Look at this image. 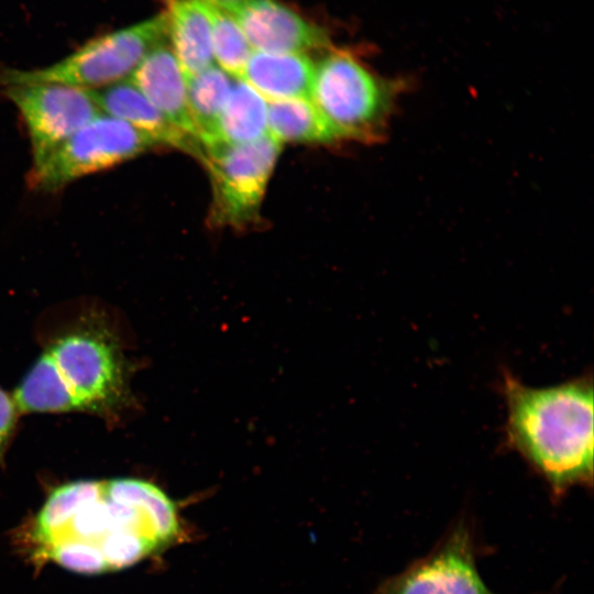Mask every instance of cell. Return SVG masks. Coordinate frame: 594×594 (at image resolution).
<instances>
[{
    "label": "cell",
    "instance_id": "1",
    "mask_svg": "<svg viewBox=\"0 0 594 594\" xmlns=\"http://www.w3.org/2000/svg\"><path fill=\"white\" fill-rule=\"evenodd\" d=\"M173 501L138 479L76 481L55 488L31 528L40 559L84 574L131 566L179 535Z\"/></svg>",
    "mask_w": 594,
    "mask_h": 594
},
{
    "label": "cell",
    "instance_id": "2",
    "mask_svg": "<svg viewBox=\"0 0 594 594\" xmlns=\"http://www.w3.org/2000/svg\"><path fill=\"white\" fill-rule=\"evenodd\" d=\"M505 444L547 483L554 499L593 484V378L530 387L507 370Z\"/></svg>",
    "mask_w": 594,
    "mask_h": 594
},
{
    "label": "cell",
    "instance_id": "3",
    "mask_svg": "<svg viewBox=\"0 0 594 594\" xmlns=\"http://www.w3.org/2000/svg\"><path fill=\"white\" fill-rule=\"evenodd\" d=\"M405 84L375 74L349 51H332L315 66L310 100L340 140L375 141Z\"/></svg>",
    "mask_w": 594,
    "mask_h": 594
},
{
    "label": "cell",
    "instance_id": "4",
    "mask_svg": "<svg viewBox=\"0 0 594 594\" xmlns=\"http://www.w3.org/2000/svg\"><path fill=\"white\" fill-rule=\"evenodd\" d=\"M164 12L141 23L106 33L85 43L63 59L36 69H6L0 85L62 84L101 89L124 80L154 47L165 43Z\"/></svg>",
    "mask_w": 594,
    "mask_h": 594
},
{
    "label": "cell",
    "instance_id": "5",
    "mask_svg": "<svg viewBox=\"0 0 594 594\" xmlns=\"http://www.w3.org/2000/svg\"><path fill=\"white\" fill-rule=\"evenodd\" d=\"M280 148L282 143L266 134L250 143H218L204 150L212 184L210 224L243 229L258 220Z\"/></svg>",
    "mask_w": 594,
    "mask_h": 594
},
{
    "label": "cell",
    "instance_id": "6",
    "mask_svg": "<svg viewBox=\"0 0 594 594\" xmlns=\"http://www.w3.org/2000/svg\"><path fill=\"white\" fill-rule=\"evenodd\" d=\"M156 146L148 135L102 112L32 168L30 184L38 191H57L80 177L109 169Z\"/></svg>",
    "mask_w": 594,
    "mask_h": 594
},
{
    "label": "cell",
    "instance_id": "7",
    "mask_svg": "<svg viewBox=\"0 0 594 594\" xmlns=\"http://www.w3.org/2000/svg\"><path fill=\"white\" fill-rule=\"evenodd\" d=\"M45 352L70 395L75 410L109 411L125 400L122 356L107 334L79 330L58 339Z\"/></svg>",
    "mask_w": 594,
    "mask_h": 594
},
{
    "label": "cell",
    "instance_id": "8",
    "mask_svg": "<svg viewBox=\"0 0 594 594\" xmlns=\"http://www.w3.org/2000/svg\"><path fill=\"white\" fill-rule=\"evenodd\" d=\"M6 97L26 127L33 166H40L62 143L102 113L94 90L62 84L7 86Z\"/></svg>",
    "mask_w": 594,
    "mask_h": 594
},
{
    "label": "cell",
    "instance_id": "9",
    "mask_svg": "<svg viewBox=\"0 0 594 594\" xmlns=\"http://www.w3.org/2000/svg\"><path fill=\"white\" fill-rule=\"evenodd\" d=\"M474 535L460 518L425 557L385 580L374 594H494L476 566Z\"/></svg>",
    "mask_w": 594,
    "mask_h": 594
},
{
    "label": "cell",
    "instance_id": "10",
    "mask_svg": "<svg viewBox=\"0 0 594 594\" xmlns=\"http://www.w3.org/2000/svg\"><path fill=\"white\" fill-rule=\"evenodd\" d=\"M231 15L260 52L304 53L330 46L326 31L276 0H249Z\"/></svg>",
    "mask_w": 594,
    "mask_h": 594
},
{
    "label": "cell",
    "instance_id": "11",
    "mask_svg": "<svg viewBox=\"0 0 594 594\" xmlns=\"http://www.w3.org/2000/svg\"><path fill=\"white\" fill-rule=\"evenodd\" d=\"M96 101L106 114L120 119L154 140L158 146H169L204 160L200 142L170 122L127 78L94 90Z\"/></svg>",
    "mask_w": 594,
    "mask_h": 594
},
{
    "label": "cell",
    "instance_id": "12",
    "mask_svg": "<svg viewBox=\"0 0 594 594\" xmlns=\"http://www.w3.org/2000/svg\"><path fill=\"white\" fill-rule=\"evenodd\" d=\"M129 79L170 122L198 140L188 107L185 75L165 43L148 52Z\"/></svg>",
    "mask_w": 594,
    "mask_h": 594
},
{
    "label": "cell",
    "instance_id": "13",
    "mask_svg": "<svg viewBox=\"0 0 594 594\" xmlns=\"http://www.w3.org/2000/svg\"><path fill=\"white\" fill-rule=\"evenodd\" d=\"M315 65L304 53L252 52L241 79L266 100L310 99Z\"/></svg>",
    "mask_w": 594,
    "mask_h": 594
},
{
    "label": "cell",
    "instance_id": "14",
    "mask_svg": "<svg viewBox=\"0 0 594 594\" xmlns=\"http://www.w3.org/2000/svg\"><path fill=\"white\" fill-rule=\"evenodd\" d=\"M165 6L167 36L187 79L212 65L208 9L200 0H165Z\"/></svg>",
    "mask_w": 594,
    "mask_h": 594
},
{
    "label": "cell",
    "instance_id": "15",
    "mask_svg": "<svg viewBox=\"0 0 594 594\" xmlns=\"http://www.w3.org/2000/svg\"><path fill=\"white\" fill-rule=\"evenodd\" d=\"M268 101L242 79L233 84L217 125V142L244 144L266 134ZM207 148V147H206Z\"/></svg>",
    "mask_w": 594,
    "mask_h": 594
},
{
    "label": "cell",
    "instance_id": "16",
    "mask_svg": "<svg viewBox=\"0 0 594 594\" xmlns=\"http://www.w3.org/2000/svg\"><path fill=\"white\" fill-rule=\"evenodd\" d=\"M268 134L278 142L332 143L340 140L333 127L310 99L268 102Z\"/></svg>",
    "mask_w": 594,
    "mask_h": 594
},
{
    "label": "cell",
    "instance_id": "17",
    "mask_svg": "<svg viewBox=\"0 0 594 594\" xmlns=\"http://www.w3.org/2000/svg\"><path fill=\"white\" fill-rule=\"evenodd\" d=\"M186 85L190 116L205 150L217 142L218 120L233 81L220 67L211 65L187 78Z\"/></svg>",
    "mask_w": 594,
    "mask_h": 594
},
{
    "label": "cell",
    "instance_id": "18",
    "mask_svg": "<svg viewBox=\"0 0 594 594\" xmlns=\"http://www.w3.org/2000/svg\"><path fill=\"white\" fill-rule=\"evenodd\" d=\"M13 399L18 410L25 413L75 410L73 399L45 351L22 380Z\"/></svg>",
    "mask_w": 594,
    "mask_h": 594
},
{
    "label": "cell",
    "instance_id": "19",
    "mask_svg": "<svg viewBox=\"0 0 594 594\" xmlns=\"http://www.w3.org/2000/svg\"><path fill=\"white\" fill-rule=\"evenodd\" d=\"M206 6L211 23L213 58L229 76L241 79L252 54L251 45L230 13L209 4Z\"/></svg>",
    "mask_w": 594,
    "mask_h": 594
},
{
    "label": "cell",
    "instance_id": "20",
    "mask_svg": "<svg viewBox=\"0 0 594 594\" xmlns=\"http://www.w3.org/2000/svg\"><path fill=\"white\" fill-rule=\"evenodd\" d=\"M16 413L13 397L0 388V452L13 430Z\"/></svg>",
    "mask_w": 594,
    "mask_h": 594
},
{
    "label": "cell",
    "instance_id": "21",
    "mask_svg": "<svg viewBox=\"0 0 594 594\" xmlns=\"http://www.w3.org/2000/svg\"><path fill=\"white\" fill-rule=\"evenodd\" d=\"M200 1L205 2L206 4L221 9L231 14L249 0H200Z\"/></svg>",
    "mask_w": 594,
    "mask_h": 594
}]
</instances>
